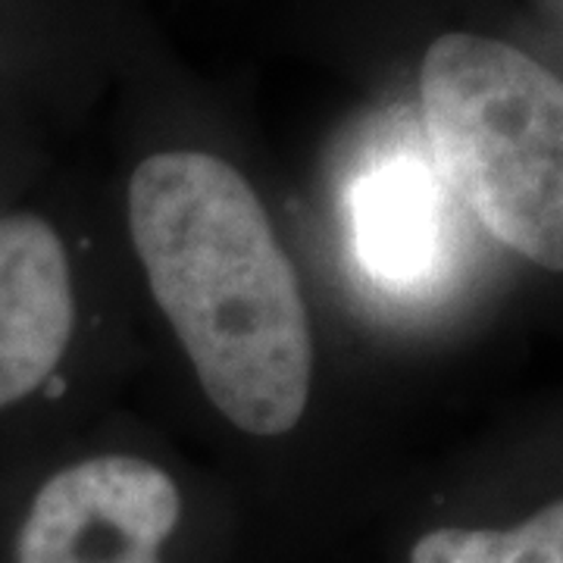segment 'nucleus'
Listing matches in <instances>:
<instances>
[{
	"instance_id": "obj_1",
	"label": "nucleus",
	"mask_w": 563,
	"mask_h": 563,
	"mask_svg": "<svg viewBox=\"0 0 563 563\" xmlns=\"http://www.w3.org/2000/svg\"><path fill=\"white\" fill-rule=\"evenodd\" d=\"M129 225L213 407L263 439L295 429L313 376L310 320L242 173L198 151L154 154L129 181Z\"/></svg>"
},
{
	"instance_id": "obj_2",
	"label": "nucleus",
	"mask_w": 563,
	"mask_h": 563,
	"mask_svg": "<svg viewBox=\"0 0 563 563\" xmlns=\"http://www.w3.org/2000/svg\"><path fill=\"white\" fill-rule=\"evenodd\" d=\"M442 185L526 261L563 273V81L514 44L451 32L426 51Z\"/></svg>"
},
{
	"instance_id": "obj_3",
	"label": "nucleus",
	"mask_w": 563,
	"mask_h": 563,
	"mask_svg": "<svg viewBox=\"0 0 563 563\" xmlns=\"http://www.w3.org/2000/svg\"><path fill=\"white\" fill-rule=\"evenodd\" d=\"M179 517V488L161 466L91 457L41 485L16 536V563H163Z\"/></svg>"
},
{
	"instance_id": "obj_4",
	"label": "nucleus",
	"mask_w": 563,
	"mask_h": 563,
	"mask_svg": "<svg viewBox=\"0 0 563 563\" xmlns=\"http://www.w3.org/2000/svg\"><path fill=\"white\" fill-rule=\"evenodd\" d=\"M73 320V276L54 225L32 213L0 220V410L57 369Z\"/></svg>"
},
{
	"instance_id": "obj_5",
	"label": "nucleus",
	"mask_w": 563,
	"mask_h": 563,
	"mask_svg": "<svg viewBox=\"0 0 563 563\" xmlns=\"http://www.w3.org/2000/svg\"><path fill=\"white\" fill-rule=\"evenodd\" d=\"M351 239L363 273L407 291L435 273L444 247V185L413 157L363 173L351 191Z\"/></svg>"
},
{
	"instance_id": "obj_6",
	"label": "nucleus",
	"mask_w": 563,
	"mask_h": 563,
	"mask_svg": "<svg viewBox=\"0 0 563 563\" xmlns=\"http://www.w3.org/2000/svg\"><path fill=\"white\" fill-rule=\"evenodd\" d=\"M410 563H563V501L548 504L514 529H435Z\"/></svg>"
}]
</instances>
